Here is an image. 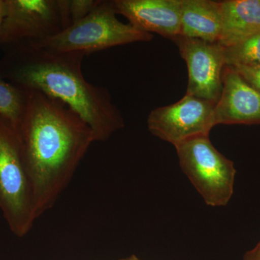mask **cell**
<instances>
[{
	"mask_svg": "<svg viewBox=\"0 0 260 260\" xmlns=\"http://www.w3.org/2000/svg\"><path fill=\"white\" fill-rule=\"evenodd\" d=\"M172 41L187 66L186 94L216 104L223 89L222 74L225 66L223 47L218 43L182 36Z\"/></svg>",
	"mask_w": 260,
	"mask_h": 260,
	"instance_id": "obj_8",
	"label": "cell"
},
{
	"mask_svg": "<svg viewBox=\"0 0 260 260\" xmlns=\"http://www.w3.org/2000/svg\"><path fill=\"white\" fill-rule=\"evenodd\" d=\"M253 88L260 92V66L232 67Z\"/></svg>",
	"mask_w": 260,
	"mask_h": 260,
	"instance_id": "obj_16",
	"label": "cell"
},
{
	"mask_svg": "<svg viewBox=\"0 0 260 260\" xmlns=\"http://www.w3.org/2000/svg\"><path fill=\"white\" fill-rule=\"evenodd\" d=\"M112 1H103L86 17L54 37L36 44L59 53H91L136 42H150L151 34L143 32L116 18Z\"/></svg>",
	"mask_w": 260,
	"mask_h": 260,
	"instance_id": "obj_3",
	"label": "cell"
},
{
	"mask_svg": "<svg viewBox=\"0 0 260 260\" xmlns=\"http://www.w3.org/2000/svg\"><path fill=\"white\" fill-rule=\"evenodd\" d=\"M225 65L260 66V32L232 47L224 48Z\"/></svg>",
	"mask_w": 260,
	"mask_h": 260,
	"instance_id": "obj_14",
	"label": "cell"
},
{
	"mask_svg": "<svg viewBox=\"0 0 260 260\" xmlns=\"http://www.w3.org/2000/svg\"><path fill=\"white\" fill-rule=\"evenodd\" d=\"M242 260H260V241L252 249L245 253Z\"/></svg>",
	"mask_w": 260,
	"mask_h": 260,
	"instance_id": "obj_17",
	"label": "cell"
},
{
	"mask_svg": "<svg viewBox=\"0 0 260 260\" xmlns=\"http://www.w3.org/2000/svg\"><path fill=\"white\" fill-rule=\"evenodd\" d=\"M3 51L0 74L7 81L64 103L88 124L95 142L107 141L125 126L109 89L83 76L85 54L54 52L36 44Z\"/></svg>",
	"mask_w": 260,
	"mask_h": 260,
	"instance_id": "obj_2",
	"label": "cell"
},
{
	"mask_svg": "<svg viewBox=\"0 0 260 260\" xmlns=\"http://www.w3.org/2000/svg\"><path fill=\"white\" fill-rule=\"evenodd\" d=\"M215 104L186 94L171 105L155 108L147 124L150 133L174 147L199 137L209 136L215 125Z\"/></svg>",
	"mask_w": 260,
	"mask_h": 260,
	"instance_id": "obj_7",
	"label": "cell"
},
{
	"mask_svg": "<svg viewBox=\"0 0 260 260\" xmlns=\"http://www.w3.org/2000/svg\"><path fill=\"white\" fill-rule=\"evenodd\" d=\"M0 210L10 230L23 237L37 220L31 184L18 136L0 116Z\"/></svg>",
	"mask_w": 260,
	"mask_h": 260,
	"instance_id": "obj_4",
	"label": "cell"
},
{
	"mask_svg": "<svg viewBox=\"0 0 260 260\" xmlns=\"http://www.w3.org/2000/svg\"><path fill=\"white\" fill-rule=\"evenodd\" d=\"M2 50L40 44L64 29L59 0H5Z\"/></svg>",
	"mask_w": 260,
	"mask_h": 260,
	"instance_id": "obj_6",
	"label": "cell"
},
{
	"mask_svg": "<svg viewBox=\"0 0 260 260\" xmlns=\"http://www.w3.org/2000/svg\"><path fill=\"white\" fill-rule=\"evenodd\" d=\"M221 26L220 1L181 0L179 36L218 43Z\"/></svg>",
	"mask_w": 260,
	"mask_h": 260,
	"instance_id": "obj_12",
	"label": "cell"
},
{
	"mask_svg": "<svg viewBox=\"0 0 260 260\" xmlns=\"http://www.w3.org/2000/svg\"><path fill=\"white\" fill-rule=\"evenodd\" d=\"M16 129L30 184L36 217L55 205L95 142L88 124L64 103L28 90Z\"/></svg>",
	"mask_w": 260,
	"mask_h": 260,
	"instance_id": "obj_1",
	"label": "cell"
},
{
	"mask_svg": "<svg viewBox=\"0 0 260 260\" xmlns=\"http://www.w3.org/2000/svg\"><path fill=\"white\" fill-rule=\"evenodd\" d=\"M175 148L181 170L207 205H227L234 194V162L213 146L209 136L188 140Z\"/></svg>",
	"mask_w": 260,
	"mask_h": 260,
	"instance_id": "obj_5",
	"label": "cell"
},
{
	"mask_svg": "<svg viewBox=\"0 0 260 260\" xmlns=\"http://www.w3.org/2000/svg\"><path fill=\"white\" fill-rule=\"evenodd\" d=\"M218 44L232 47L260 32V0H224Z\"/></svg>",
	"mask_w": 260,
	"mask_h": 260,
	"instance_id": "obj_11",
	"label": "cell"
},
{
	"mask_svg": "<svg viewBox=\"0 0 260 260\" xmlns=\"http://www.w3.org/2000/svg\"><path fill=\"white\" fill-rule=\"evenodd\" d=\"M116 14L135 28L172 40L180 35L181 0H113Z\"/></svg>",
	"mask_w": 260,
	"mask_h": 260,
	"instance_id": "obj_10",
	"label": "cell"
},
{
	"mask_svg": "<svg viewBox=\"0 0 260 260\" xmlns=\"http://www.w3.org/2000/svg\"><path fill=\"white\" fill-rule=\"evenodd\" d=\"M223 89L215 106V125H260V92L232 67L225 65Z\"/></svg>",
	"mask_w": 260,
	"mask_h": 260,
	"instance_id": "obj_9",
	"label": "cell"
},
{
	"mask_svg": "<svg viewBox=\"0 0 260 260\" xmlns=\"http://www.w3.org/2000/svg\"><path fill=\"white\" fill-rule=\"evenodd\" d=\"M5 13V0H0V28L3 24Z\"/></svg>",
	"mask_w": 260,
	"mask_h": 260,
	"instance_id": "obj_18",
	"label": "cell"
},
{
	"mask_svg": "<svg viewBox=\"0 0 260 260\" xmlns=\"http://www.w3.org/2000/svg\"><path fill=\"white\" fill-rule=\"evenodd\" d=\"M66 28L78 23L100 4L101 0H59ZM65 28V29H66Z\"/></svg>",
	"mask_w": 260,
	"mask_h": 260,
	"instance_id": "obj_15",
	"label": "cell"
},
{
	"mask_svg": "<svg viewBox=\"0 0 260 260\" xmlns=\"http://www.w3.org/2000/svg\"><path fill=\"white\" fill-rule=\"evenodd\" d=\"M28 91L7 81L0 74V116L15 131L23 117Z\"/></svg>",
	"mask_w": 260,
	"mask_h": 260,
	"instance_id": "obj_13",
	"label": "cell"
},
{
	"mask_svg": "<svg viewBox=\"0 0 260 260\" xmlns=\"http://www.w3.org/2000/svg\"><path fill=\"white\" fill-rule=\"evenodd\" d=\"M120 260H141L135 255H131L130 256H128V257L124 258V259H121Z\"/></svg>",
	"mask_w": 260,
	"mask_h": 260,
	"instance_id": "obj_19",
	"label": "cell"
}]
</instances>
